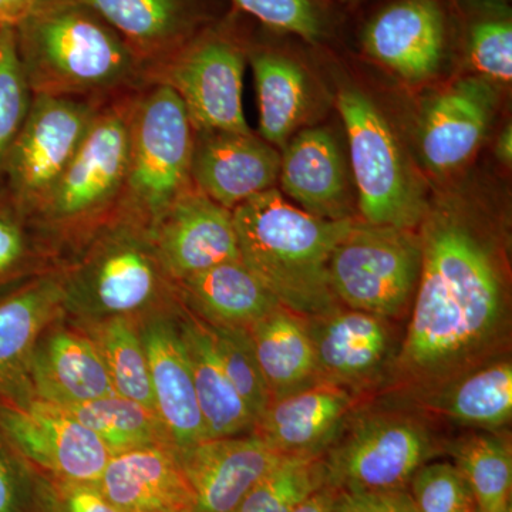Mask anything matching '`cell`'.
<instances>
[{
	"mask_svg": "<svg viewBox=\"0 0 512 512\" xmlns=\"http://www.w3.org/2000/svg\"><path fill=\"white\" fill-rule=\"evenodd\" d=\"M423 262L399 367L410 382L440 387L485 365L508 332V296L493 245L441 212L423 221Z\"/></svg>",
	"mask_w": 512,
	"mask_h": 512,
	"instance_id": "1",
	"label": "cell"
},
{
	"mask_svg": "<svg viewBox=\"0 0 512 512\" xmlns=\"http://www.w3.org/2000/svg\"><path fill=\"white\" fill-rule=\"evenodd\" d=\"M15 36L33 94L107 101L147 86L126 40L79 0H40Z\"/></svg>",
	"mask_w": 512,
	"mask_h": 512,
	"instance_id": "2",
	"label": "cell"
},
{
	"mask_svg": "<svg viewBox=\"0 0 512 512\" xmlns=\"http://www.w3.org/2000/svg\"><path fill=\"white\" fill-rule=\"evenodd\" d=\"M239 259L282 308L302 318L338 309L329 259L355 218L323 220L295 207L276 188L232 210Z\"/></svg>",
	"mask_w": 512,
	"mask_h": 512,
	"instance_id": "3",
	"label": "cell"
},
{
	"mask_svg": "<svg viewBox=\"0 0 512 512\" xmlns=\"http://www.w3.org/2000/svg\"><path fill=\"white\" fill-rule=\"evenodd\" d=\"M63 275L64 315L73 322L136 319L183 308L146 221L120 208L80 242Z\"/></svg>",
	"mask_w": 512,
	"mask_h": 512,
	"instance_id": "4",
	"label": "cell"
},
{
	"mask_svg": "<svg viewBox=\"0 0 512 512\" xmlns=\"http://www.w3.org/2000/svg\"><path fill=\"white\" fill-rule=\"evenodd\" d=\"M137 92L101 104L82 146L32 215L52 251L60 242L77 247L120 210L126 194Z\"/></svg>",
	"mask_w": 512,
	"mask_h": 512,
	"instance_id": "5",
	"label": "cell"
},
{
	"mask_svg": "<svg viewBox=\"0 0 512 512\" xmlns=\"http://www.w3.org/2000/svg\"><path fill=\"white\" fill-rule=\"evenodd\" d=\"M195 133L183 100L167 84L138 90L131 116L124 210L148 225L190 190Z\"/></svg>",
	"mask_w": 512,
	"mask_h": 512,
	"instance_id": "6",
	"label": "cell"
},
{
	"mask_svg": "<svg viewBox=\"0 0 512 512\" xmlns=\"http://www.w3.org/2000/svg\"><path fill=\"white\" fill-rule=\"evenodd\" d=\"M232 18L234 9L147 72V84L180 96L194 133H252L242 107L248 50Z\"/></svg>",
	"mask_w": 512,
	"mask_h": 512,
	"instance_id": "7",
	"label": "cell"
},
{
	"mask_svg": "<svg viewBox=\"0 0 512 512\" xmlns=\"http://www.w3.org/2000/svg\"><path fill=\"white\" fill-rule=\"evenodd\" d=\"M338 109L348 133L350 164L363 221L416 229L427 217L423 188L392 128L360 90L343 89Z\"/></svg>",
	"mask_w": 512,
	"mask_h": 512,
	"instance_id": "8",
	"label": "cell"
},
{
	"mask_svg": "<svg viewBox=\"0 0 512 512\" xmlns=\"http://www.w3.org/2000/svg\"><path fill=\"white\" fill-rule=\"evenodd\" d=\"M423 245L414 229L353 222L329 259V281L349 309L394 318L416 292Z\"/></svg>",
	"mask_w": 512,
	"mask_h": 512,
	"instance_id": "9",
	"label": "cell"
},
{
	"mask_svg": "<svg viewBox=\"0 0 512 512\" xmlns=\"http://www.w3.org/2000/svg\"><path fill=\"white\" fill-rule=\"evenodd\" d=\"M322 456L326 487L335 491L404 488L433 454L430 431L414 417L396 413L367 416Z\"/></svg>",
	"mask_w": 512,
	"mask_h": 512,
	"instance_id": "10",
	"label": "cell"
},
{
	"mask_svg": "<svg viewBox=\"0 0 512 512\" xmlns=\"http://www.w3.org/2000/svg\"><path fill=\"white\" fill-rule=\"evenodd\" d=\"M103 103L33 94L2 177V187L30 218L82 146Z\"/></svg>",
	"mask_w": 512,
	"mask_h": 512,
	"instance_id": "11",
	"label": "cell"
},
{
	"mask_svg": "<svg viewBox=\"0 0 512 512\" xmlns=\"http://www.w3.org/2000/svg\"><path fill=\"white\" fill-rule=\"evenodd\" d=\"M0 437L33 471L57 480L99 484L111 458L96 434L28 390L0 394Z\"/></svg>",
	"mask_w": 512,
	"mask_h": 512,
	"instance_id": "12",
	"label": "cell"
},
{
	"mask_svg": "<svg viewBox=\"0 0 512 512\" xmlns=\"http://www.w3.org/2000/svg\"><path fill=\"white\" fill-rule=\"evenodd\" d=\"M150 229L158 258L175 284L212 266L239 259L232 211L194 185Z\"/></svg>",
	"mask_w": 512,
	"mask_h": 512,
	"instance_id": "13",
	"label": "cell"
},
{
	"mask_svg": "<svg viewBox=\"0 0 512 512\" xmlns=\"http://www.w3.org/2000/svg\"><path fill=\"white\" fill-rule=\"evenodd\" d=\"M448 16L440 0H393L363 26L367 55L412 83L439 72L448 42Z\"/></svg>",
	"mask_w": 512,
	"mask_h": 512,
	"instance_id": "14",
	"label": "cell"
},
{
	"mask_svg": "<svg viewBox=\"0 0 512 512\" xmlns=\"http://www.w3.org/2000/svg\"><path fill=\"white\" fill-rule=\"evenodd\" d=\"M175 453L194 493V512L237 511L251 488L285 458L256 433L204 440Z\"/></svg>",
	"mask_w": 512,
	"mask_h": 512,
	"instance_id": "15",
	"label": "cell"
},
{
	"mask_svg": "<svg viewBox=\"0 0 512 512\" xmlns=\"http://www.w3.org/2000/svg\"><path fill=\"white\" fill-rule=\"evenodd\" d=\"M279 170L278 148L254 133H195L192 184L228 210L275 188Z\"/></svg>",
	"mask_w": 512,
	"mask_h": 512,
	"instance_id": "16",
	"label": "cell"
},
{
	"mask_svg": "<svg viewBox=\"0 0 512 512\" xmlns=\"http://www.w3.org/2000/svg\"><path fill=\"white\" fill-rule=\"evenodd\" d=\"M60 319L37 340L19 390L59 407L116 393L92 339L79 326L64 325Z\"/></svg>",
	"mask_w": 512,
	"mask_h": 512,
	"instance_id": "17",
	"label": "cell"
},
{
	"mask_svg": "<svg viewBox=\"0 0 512 512\" xmlns=\"http://www.w3.org/2000/svg\"><path fill=\"white\" fill-rule=\"evenodd\" d=\"M99 13L146 67L157 66L225 16L215 0H79Z\"/></svg>",
	"mask_w": 512,
	"mask_h": 512,
	"instance_id": "18",
	"label": "cell"
},
{
	"mask_svg": "<svg viewBox=\"0 0 512 512\" xmlns=\"http://www.w3.org/2000/svg\"><path fill=\"white\" fill-rule=\"evenodd\" d=\"M181 309L148 316L140 322L154 406L175 448L207 440L190 362L178 329Z\"/></svg>",
	"mask_w": 512,
	"mask_h": 512,
	"instance_id": "19",
	"label": "cell"
},
{
	"mask_svg": "<svg viewBox=\"0 0 512 512\" xmlns=\"http://www.w3.org/2000/svg\"><path fill=\"white\" fill-rule=\"evenodd\" d=\"M495 101L494 87L477 77L451 84L427 104L420 130L424 161L437 174L466 163L483 143Z\"/></svg>",
	"mask_w": 512,
	"mask_h": 512,
	"instance_id": "20",
	"label": "cell"
},
{
	"mask_svg": "<svg viewBox=\"0 0 512 512\" xmlns=\"http://www.w3.org/2000/svg\"><path fill=\"white\" fill-rule=\"evenodd\" d=\"M63 301L60 268L0 286V393L25 383L37 340L64 316Z\"/></svg>",
	"mask_w": 512,
	"mask_h": 512,
	"instance_id": "21",
	"label": "cell"
},
{
	"mask_svg": "<svg viewBox=\"0 0 512 512\" xmlns=\"http://www.w3.org/2000/svg\"><path fill=\"white\" fill-rule=\"evenodd\" d=\"M345 387L319 382L271 400L254 433L285 457H320L352 409Z\"/></svg>",
	"mask_w": 512,
	"mask_h": 512,
	"instance_id": "22",
	"label": "cell"
},
{
	"mask_svg": "<svg viewBox=\"0 0 512 512\" xmlns=\"http://www.w3.org/2000/svg\"><path fill=\"white\" fill-rule=\"evenodd\" d=\"M282 150L278 181L301 210L323 220L352 218L345 161L328 128L303 130Z\"/></svg>",
	"mask_w": 512,
	"mask_h": 512,
	"instance_id": "23",
	"label": "cell"
},
{
	"mask_svg": "<svg viewBox=\"0 0 512 512\" xmlns=\"http://www.w3.org/2000/svg\"><path fill=\"white\" fill-rule=\"evenodd\" d=\"M306 323L325 382L342 387L366 382L389 359L392 336L380 316L338 308Z\"/></svg>",
	"mask_w": 512,
	"mask_h": 512,
	"instance_id": "24",
	"label": "cell"
},
{
	"mask_svg": "<svg viewBox=\"0 0 512 512\" xmlns=\"http://www.w3.org/2000/svg\"><path fill=\"white\" fill-rule=\"evenodd\" d=\"M99 487L124 512H194V493L173 446L111 456Z\"/></svg>",
	"mask_w": 512,
	"mask_h": 512,
	"instance_id": "25",
	"label": "cell"
},
{
	"mask_svg": "<svg viewBox=\"0 0 512 512\" xmlns=\"http://www.w3.org/2000/svg\"><path fill=\"white\" fill-rule=\"evenodd\" d=\"M207 440L254 433L256 420L228 379L207 323L184 308L177 316Z\"/></svg>",
	"mask_w": 512,
	"mask_h": 512,
	"instance_id": "26",
	"label": "cell"
},
{
	"mask_svg": "<svg viewBox=\"0 0 512 512\" xmlns=\"http://www.w3.org/2000/svg\"><path fill=\"white\" fill-rule=\"evenodd\" d=\"M175 285L184 308L212 326L248 329L281 306L241 259L212 266Z\"/></svg>",
	"mask_w": 512,
	"mask_h": 512,
	"instance_id": "27",
	"label": "cell"
},
{
	"mask_svg": "<svg viewBox=\"0 0 512 512\" xmlns=\"http://www.w3.org/2000/svg\"><path fill=\"white\" fill-rule=\"evenodd\" d=\"M248 332L271 400L323 382L305 318L278 306Z\"/></svg>",
	"mask_w": 512,
	"mask_h": 512,
	"instance_id": "28",
	"label": "cell"
},
{
	"mask_svg": "<svg viewBox=\"0 0 512 512\" xmlns=\"http://www.w3.org/2000/svg\"><path fill=\"white\" fill-rule=\"evenodd\" d=\"M259 101V131L266 143L284 148L308 110V80L301 64L281 50H248Z\"/></svg>",
	"mask_w": 512,
	"mask_h": 512,
	"instance_id": "29",
	"label": "cell"
},
{
	"mask_svg": "<svg viewBox=\"0 0 512 512\" xmlns=\"http://www.w3.org/2000/svg\"><path fill=\"white\" fill-rule=\"evenodd\" d=\"M431 409L461 426L494 431L512 416V366L507 360L485 363L436 390Z\"/></svg>",
	"mask_w": 512,
	"mask_h": 512,
	"instance_id": "30",
	"label": "cell"
},
{
	"mask_svg": "<svg viewBox=\"0 0 512 512\" xmlns=\"http://www.w3.org/2000/svg\"><path fill=\"white\" fill-rule=\"evenodd\" d=\"M62 409L96 434L111 456L143 447L173 446L156 412L120 394Z\"/></svg>",
	"mask_w": 512,
	"mask_h": 512,
	"instance_id": "31",
	"label": "cell"
},
{
	"mask_svg": "<svg viewBox=\"0 0 512 512\" xmlns=\"http://www.w3.org/2000/svg\"><path fill=\"white\" fill-rule=\"evenodd\" d=\"M73 323L86 332L99 350L114 392L156 412L140 322L126 316H116Z\"/></svg>",
	"mask_w": 512,
	"mask_h": 512,
	"instance_id": "32",
	"label": "cell"
},
{
	"mask_svg": "<svg viewBox=\"0 0 512 512\" xmlns=\"http://www.w3.org/2000/svg\"><path fill=\"white\" fill-rule=\"evenodd\" d=\"M451 454L473 491L478 512L507 511L512 484L510 443L493 431H484L456 441Z\"/></svg>",
	"mask_w": 512,
	"mask_h": 512,
	"instance_id": "33",
	"label": "cell"
},
{
	"mask_svg": "<svg viewBox=\"0 0 512 512\" xmlns=\"http://www.w3.org/2000/svg\"><path fill=\"white\" fill-rule=\"evenodd\" d=\"M466 13L467 55L485 77L510 82L512 77L511 12L504 0H460Z\"/></svg>",
	"mask_w": 512,
	"mask_h": 512,
	"instance_id": "34",
	"label": "cell"
},
{
	"mask_svg": "<svg viewBox=\"0 0 512 512\" xmlns=\"http://www.w3.org/2000/svg\"><path fill=\"white\" fill-rule=\"evenodd\" d=\"M322 487V456L285 457L251 488L235 512H292Z\"/></svg>",
	"mask_w": 512,
	"mask_h": 512,
	"instance_id": "35",
	"label": "cell"
},
{
	"mask_svg": "<svg viewBox=\"0 0 512 512\" xmlns=\"http://www.w3.org/2000/svg\"><path fill=\"white\" fill-rule=\"evenodd\" d=\"M50 254L35 222L0 185V286L45 271Z\"/></svg>",
	"mask_w": 512,
	"mask_h": 512,
	"instance_id": "36",
	"label": "cell"
},
{
	"mask_svg": "<svg viewBox=\"0 0 512 512\" xmlns=\"http://www.w3.org/2000/svg\"><path fill=\"white\" fill-rule=\"evenodd\" d=\"M207 326L228 379L258 423L271 403V393L259 369L248 329Z\"/></svg>",
	"mask_w": 512,
	"mask_h": 512,
	"instance_id": "37",
	"label": "cell"
},
{
	"mask_svg": "<svg viewBox=\"0 0 512 512\" xmlns=\"http://www.w3.org/2000/svg\"><path fill=\"white\" fill-rule=\"evenodd\" d=\"M33 93L23 72L16 47L15 29H0V185L10 148L18 138Z\"/></svg>",
	"mask_w": 512,
	"mask_h": 512,
	"instance_id": "38",
	"label": "cell"
},
{
	"mask_svg": "<svg viewBox=\"0 0 512 512\" xmlns=\"http://www.w3.org/2000/svg\"><path fill=\"white\" fill-rule=\"evenodd\" d=\"M232 9L251 16L276 33L319 45L332 30L328 9L320 0H229Z\"/></svg>",
	"mask_w": 512,
	"mask_h": 512,
	"instance_id": "39",
	"label": "cell"
},
{
	"mask_svg": "<svg viewBox=\"0 0 512 512\" xmlns=\"http://www.w3.org/2000/svg\"><path fill=\"white\" fill-rule=\"evenodd\" d=\"M409 483L417 512L478 511L470 485L454 464H424Z\"/></svg>",
	"mask_w": 512,
	"mask_h": 512,
	"instance_id": "40",
	"label": "cell"
},
{
	"mask_svg": "<svg viewBox=\"0 0 512 512\" xmlns=\"http://www.w3.org/2000/svg\"><path fill=\"white\" fill-rule=\"evenodd\" d=\"M36 512H124L107 500L99 484L76 483L35 471Z\"/></svg>",
	"mask_w": 512,
	"mask_h": 512,
	"instance_id": "41",
	"label": "cell"
},
{
	"mask_svg": "<svg viewBox=\"0 0 512 512\" xmlns=\"http://www.w3.org/2000/svg\"><path fill=\"white\" fill-rule=\"evenodd\" d=\"M0 512H36L35 471L0 437Z\"/></svg>",
	"mask_w": 512,
	"mask_h": 512,
	"instance_id": "42",
	"label": "cell"
},
{
	"mask_svg": "<svg viewBox=\"0 0 512 512\" xmlns=\"http://www.w3.org/2000/svg\"><path fill=\"white\" fill-rule=\"evenodd\" d=\"M332 512H417L406 488L380 491H336Z\"/></svg>",
	"mask_w": 512,
	"mask_h": 512,
	"instance_id": "43",
	"label": "cell"
},
{
	"mask_svg": "<svg viewBox=\"0 0 512 512\" xmlns=\"http://www.w3.org/2000/svg\"><path fill=\"white\" fill-rule=\"evenodd\" d=\"M40 0H0V29L19 26Z\"/></svg>",
	"mask_w": 512,
	"mask_h": 512,
	"instance_id": "44",
	"label": "cell"
},
{
	"mask_svg": "<svg viewBox=\"0 0 512 512\" xmlns=\"http://www.w3.org/2000/svg\"><path fill=\"white\" fill-rule=\"evenodd\" d=\"M336 491L329 487L319 488L318 491L309 495L292 512H332L333 501Z\"/></svg>",
	"mask_w": 512,
	"mask_h": 512,
	"instance_id": "45",
	"label": "cell"
},
{
	"mask_svg": "<svg viewBox=\"0 0 512 512\" xmlns=\"http://www.w3.org/2000/svg\"><path fill=\"white\" fill-rule=\"evenodd\" d=\"M498 157L504 161L505 164H510L512 160V131L511 126L504 128L500 138H498L497 146Z\"/></svg>",
	"mask_w": 512,
	"mask_h": 512,
	"instance_id": "46",
	"label": "cell"
},
{
	"mask_svg": "<svg viewBox=\"0 0 512 512\" xmlns=\"http://www.w3.org/2000/svg\"><path fill=\"white\" fill-rule=\"evenodd\" d=\"M505 512H512L511 505H510V507L507 508V511H505Z\"/></svg>",
	"mask_w": 512,
	"mask_h": 512,
	"instance_id": "47",
	"label": "cell"
},
{
	"mask_svg": "<svg viewBox=\"0 0 512 512\" xmlns=\"http://www.w3.org/2000/svg\"><path fill=\"white\" fill-rule=\"evenodd\" d=\"M342 2H350V0H342Z\"/></svg>",
	"mask_w": 512,
	"mask_h": 512,
	"instance_id": "48",
	"label": "cell"
},
{
	"mask_svg": "<svg viewBox=\"0 0 512 512\" xmlns=\"http://www.w3.org/2000/svg\"><path fill=\"white\" fill-rule=\"evenodd\" d=\"M478 512V511H477Z\"/></svg>",
	"mask_w": 512,
	"mask_h": 512,
	"instance_id": "49",
	"label": "cell"
}]
</instances>
